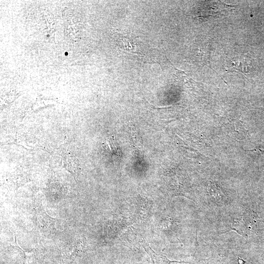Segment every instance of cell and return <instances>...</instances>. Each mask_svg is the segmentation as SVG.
<instances>
[{
	"instance_id": "obj_1",
	"label": "cell",
	"mask_w": 264,
	"mask_h": 264,
	"mask_svg": "<svg viewBox=\"0 0 264 264\" xmlns=\"http://www.w3.org/2000/svg\"><path fill=\"white\" fill-rule=\"evenodd\" d=\"M148 249H147V252L149 254L152 256V259H154V262L156 264H170L172 262L174 261H171L168 260L166 257L163 255H158L154 252L153 250L150 247V245H148Z\"/></svg>"
}]
</instances>
